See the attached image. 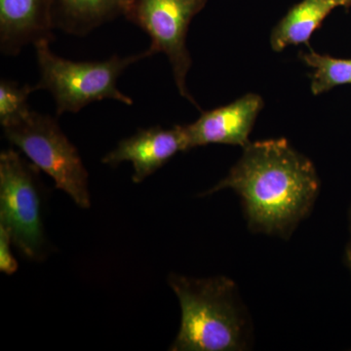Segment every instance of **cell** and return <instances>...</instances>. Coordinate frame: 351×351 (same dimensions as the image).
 I'll return each instance as SVG.
<instances>
[{
	"label": "cell",
	"instance_id": "6da1fadb",
	"mask_svg": "<svg viewBox=\"0 0 351 351\" xmlns=\"http://www.w3.org/2000/svg\"><path fill=\"white\" fill-rule=\"evenodd\" d=\"M232 189L249 230L287 239L309 216L320 191L313 161L287 138L249 143L226 178L200 196Z\"/></svg>",
	"mask_w": 351,
	"mask_h": 351
},
{
	"label": "cell",
	"instance_id": "7a4b0ae2",
	"mask_svg": "<svg viewBox=\"0 0 351 351\" xmlns=\"http://www.w3.org/2000/svg\"><path fill=\"white\" fill-rule=\"evenodd\" d=\"M168 283L182 311L181 326L171 351H242L250 348V316L232 279L171 274Z\"/></svg>",
	"mask_w": 351,
	"mask_h": 351
},
{
	"label": "cell",
	"instance_id": "3957f363",
	"mask_svg": "<svg viewBox=\"0 0 351 351\" xmlns=\"http://www.w3.org/2000/svg\"><path fill=\"white\" fill-rule=\"evenodd\" d=\"M49 41L34 44L39 69L36 90L52 95L58 117L64 113H77L95 101H119L133 105V100L117 86L120 76L132 64L154 56L149 49L99 62H75L57 56L50 49Z\"/></svg>",
	"mask_w": 351,
	"mask_h": 351
},
{
	"label": "cell",
	"instance_id": "277c9868",
	"mask_svg": "<svg viewBox=\"0 0 351 351\" xmlns=\"http://www.w3.org/2000/svg\"><path fill=\"white\" fill-rule=\"evenodd\" d=\"M7 140L39 170L52 178L78 207H91L88 172L77 149L62 130L57 119L32 110L24 119L3 127Z\"/></svg>",
	"mask_w": 351,
	"mask_h": 351
},
{
	"label": "cell",
	"instance_id": "5b68a950",
	"mask_svg": "<svg viewBox=\"0 0 351 351\" xmlns=\"http://www.w3.org/2000/svg\"><path fill=\"white\" fill-rule=\"evenodd\" d=\"M40 170L14 149L0 154V226L25 258L43 261L47 253Z\"/></svg>",
	"mask_w": 351,
	"mask_h": 351
},
{
	"label": "cell",
	"instance_id": "8992f818",
	"mask_svg": "<svg viewBox=\"0 0 351 351\" xmlns=\"http://www.w3.org/2000/svg\"><path fill=\"white\" fill-rule=\"evenodd\" d=\"M208 0H129L123 16L151 38L152 55L163 53L172 68L178 91L199 108L186 86L193 60L186 47V36L193 18Z\"/></svg>",
	"mask_w": 351,
	"mask_h": 351
},
{
	"label": "cell",
	"instance_id": "52a82bcc",
	"mask_svg": "<svg viewBox=\"0 0 351 351\" xmlns=\"http://www.w3.org/2000/svg\"><path fill=\"white\" fill-rule=\"evenodd\" d=\"M189 151L191 149L184 125L172 128L152 126L138 129L130 137L120 141L112 151L101 158V162L112 167L130 162L134 171L132 180L135 184H141L176 154Z\"/></svg>",
	"mask_w": 351,
	"mask_h": 351
},
{
	"label": "cell",
	"instance_id": "ba28073f",
	"mask_svg": "<svg viewBox=\"0 0 351 351\" xmlns=\"http://www.w3.org/2000/svg\"><path fill=\"white\" fill-rule=\"evenodd\" d=\"M265 106L262 97L248 93L214 110L201 113L199 119L184 125L189 149L211 144L239 145L250 143L258 113Z\"/></svg>",
	"mask_w": 351,
	"mask_h": 351
},
{
	"label": "cell",
	"instance_id": "9c48e42d",
	"mask_svg": "<svg viewBox=\"0 0 351 351\" xmlns=\"http://www.w3.org/2000/svg\"><path fill=\"white\" fill-rule=\"evenodd\" d=\"M52 0H0V51L16 57L25 46L55 39Z\"/></svg>",
	"mask_w": 351,
	"mask_h": 351
},
{
	"label": "cell",
	"instance_id": "30bf717a",
	"mask_svg": "<svg viewBox=\"0 0 351 351\" xmlns=\"http://www.w3.org/2000/svg\"><path fill=\"white\" fill-rule=\"evenodd\" d=\"M351 6V0H302L277 23L270 34V46L281 52L291 45L306 44L323 22L339 7Z\"/></svg>",
	"mask_w": 351,
	"mask_h": 351
},
{
	"label": "cell",
	"instance_id": "8fae6325",
	"mask_svg": "<svg viewBox=\"0 0 351 351\" xmlns=\"http://www.w3.org/2000/svg\"><path fill=\"white\" fill-rule=\"evenodd\" d=\"M55 29L85 36L123 16L129 0H52Z\"/></svg>",
	"mask_w": 351,
	"mask_h": 351
},
{
	"label": "cell",
	"instance_id": "7c38bea8",
	"mask_svg": "<svg viewBox=\"0 0 351 351\" xmlns=\"http://www.w3.org/2000/svg\"><path fill=\"white\" fill-rule=\"evenodd\" d=\"M299 57L313 69L311 90L315 96L341 85L351 84V59H338L313 49L311 52H300Z\"/></svg>",
	"mask_w": 351,
	"mask_h": 351
},
{
	"label": "cell",
	"instance_id": "4fadbf2b",
	"mask_svg": "<svg viewBox=\"0 0 351 351\" xmlns=\"http://www.w3.org/2000/svg\"><path fill=\"white\" fill-rule=\"evenodd\" d=\"M36 91L29 84L2 78L0 82V124L12 125L24 119L32 112L29 105V95Z\"/></svg>",
	"mask_w": 351,
	"mask_h": 351
},
{
	"label": "cell",
	"instance_id": "5bb4252c",
	"mask_svg": "<svg viewBox=\"0 0 351 351\" xmlns=\"http://www.w3.org/2000/svg\"><path fill=\"white\" fill-rule=\"evenodd\" d=\"M13 244L10 233L3 226H0V271L11 276L19 267L17 260L14 257L11 245Z\"/></svg>",
	"mask_w": 351,
	"mask_h": 351
},
{
	"label": "cell",
	"instance_id": "9a60e30c",
	"mask_svg": "<svg viewBox=\"0 0 351 351\" xmlns=\"http://www.w3.org/2000/svg\"><path fill=\"white\" fill-rule=\"evenodd\" d=\"M350 241H348V246H346V263H348V269H350L351 272V208L350 211Z\"/></svg>",
	"mask_w": 351,
	"mask_h": 351
}]
</instances>
